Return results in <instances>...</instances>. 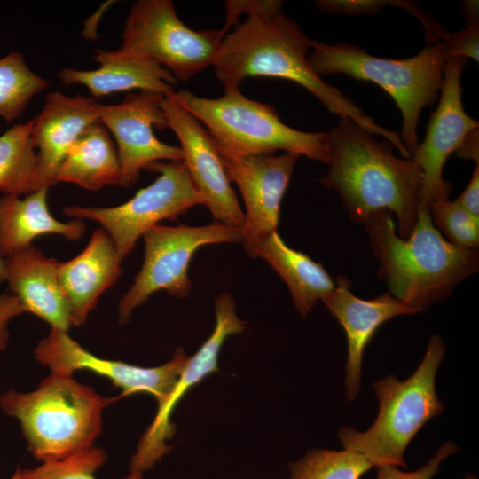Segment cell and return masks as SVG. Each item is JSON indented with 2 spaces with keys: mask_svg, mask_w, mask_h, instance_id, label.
<instances>
[{
  "mask_svg": "<svg viewBox=\"0 0 479 479\" xmlns=\"http://www.w3.org/2000/svg\"><path fill=\"white\" fill-rule=\"evenodd\" d=\"M37 361L49 367L51 373L73 376L87 370L110 380L122 389L118 398L146 392L158 404L172 391L185 369L189 357L178 348L170 361L156 367H142L122 361L98 357L73 340L68 332L51 328L34 350Z\"/></svg>",
  "mask_w": 479,
  "mask_h": 479,
  "instance_id": "obj_11",
  "label": "cell"
},
{
  "mask_svg": "<svg viewBox=\"0 0 479 479\" xmlns=\"http://www.w3.org/2000/svg\"><path fill=\"white\" fill-rule=\"evenodd\" d=\"M56 180L90 191L109 185L123 186L117 149L99 121L88 126L70 146Z\"/></svg>",
  "mask_w": 479,
  "mask_h": 479,
  "instance_id": "obj_24",
  "label": "cell"
},
{
  "mask_svg": "<svg viewBox=\"0 0 479 479\" xmlns=\"http://www.w3.org/2000/svg\"><path fill=\"white\" fill-rule=\"evenodd\" d=\"M121 263L112 240L101 227L93 232L79 255L59 262V279L73 326H82L100 296L114 285L122 271Z\"/></svg>",
  "mask_w": 479,
  "mask_h": 479,
  "instance_id": "obj_20",
  "label": "cell"
},
{
  "mask_svg": "<svg viewBox=\"0 0 479 479\" xmlns=\"http://www.w3.org/2000/svg\"><path fill=\"white\" fill-rule=\"evenodd\" d=\"M6 281V268L4 258L0 257V285Z\"/></svg>",
  "mask_w": 479,
  "mask_h": 479,
  "instance_id": "obj_37",
  "label": "cell"
},
{
  "mask_svg": "<svg viewBox=\"0 0 479 479\" xmlns=\"http://www.w3.org/2000/svg\"><path fill=\"white\" fill-rule=\"evenodd\" d=\"M145 256L133 284L118 305L120 324L130 321L135 309L160 290L185 298L191 294L188 269L195 252L205 246L240 242L241 230L217 221L202 226L156 224L142 236Z\"/></svg>",
  "mask_w": 479,
  "mask_h": 479,
  "instance_id": "obj_10",
  "label": "cell"
},
{
  "mask_svg": "<svg viewBox=\"0 0 479 479\" xmlns=\"http://www.w3.org/2000/svg\"><path fill=\"white\" fill-rule=\"evenodd\" d=\"M99 67L95 70L63 68L58 76L64 84H82L94 97L130 90L153 91L162 95L173 92L177 84L171 73L159 63L117 51L97 49L94 55Z\"/></svg>",
  "mask_w": 479,
  "mask_h": 479,
  "instance_id": "obj_21",
  "label": "cell"
},
{
  "mask_svg": "<svg viewBox=\"0 0 479 479\" xmlns=\"http://www.w3.org/2000/svg\"><path fill=\"white\" fill-rule=\"evenodd\" d=\"M458 451L459 448L452 441H447L438 448L433 458L414 471L404 472L397 467L389 465L374 467L376 479H433L444 460Z\"/></svg>",
  "mask_w": 479,
  "mask_h": 479,
  "instance_id": "obj_30",
  "label": "cell"
},
{
  "mask_svg": "<svg viewBox=\"0 0 479 479\" xmlns=\"http://www.w3.org/2000/svg\"><path fill=\"white\" fill-rule=\"evenodd\" d=\"M165 95L153 91H139L119 104L98 103L99 122L115 138L123 186L135 183L140 172L161 160L183 161L179 146L159 140L153 127L168 128L161 108Z\"/></svg>",
  "mask_w": 479,
  "mask_h": 479,
  "instance_id": "obj_14",
  "label": "cell"
},
{
  "mask_svg": "<svg viewBox=\"0 0 479 479\" xmlns=\"http://www.w3.org/2000/svg\"><path fill=\"white\" fill-rule=\"evenodd\" d=\"M32 121L14 125L0 136V191L20 196L30 193L35 166L31 142Z\"/></svg>",
  "mask_w": 479,
  "mask_h": 479,
  "instance_id": "obj_25",
  "label": "cell"
},
{
  "mask_svg": "<svg viewBox=\"0 0 479 479\" xmlns=\"http://www.w3.org/2000/svg\"><path fill=\"white\" fill-rule=\"evenodd\" d=\"M308 61L318 75L343 74L378 84L398 106L400 137L411 157L419 145L417 127L422 109L437 99L444 80L446 56L438 43H430L414 57L392 59L374 57L349 43L328 44L310 39Z\"/></svg>",
  "mask_w": 479,
  "mask_h": 479,
  "instance_id": "obj_6",
  "label": "cell"
},
{
  "mask_svg": "<svg viewBox=\"0 0 479 479\" xmlns=\"http://www.w3.org/2000/svg\"><path fill=\"white\" fill-rule=\"evenodd\" d=\"M221 30H193L170 0H139L130 9L119 51L152 59L181 82L212 66Z\"/></svg>",
  "mask_w": 479,
  "mask_h": 479,
  "instance_id": "obj_9",
  "label": "cell"
},
{
  "mask_svg": "<svg viewBox=\"0 0 479 479\" xmlns=\"http://www.w3.org/2000/svg\"><path fill=\"white\" fill-rule=\"evenodd\" d=\"M429 212L434 224L444 232L449 242L459 247L478 250L479 217L449 199L432 203Z\"/></svg>",
  "mask_w": 479,
  "mask_h": 479,
  "instance_id": "obj_29",
  "label": "cell"
},
{
  "mask_svg": "<svg viewBox=\"0 0 479 479\" xmlns=\"http://www.w3.org/2000/svg\"><path fill=\"white\" fill-rule=\"evenodd\" d=\"M467 62L460 57L446 59L439 103L431 114L424 140L411 157L421 171L419 207L429 208L432 203L449 199L452 186L443 178L444 163L479 127L478 121L465 112L461 99L460 78Z\"/></svg>",
  "mask_w": 479,
  "mask_h": 479,
  "instance_id": "obj_12",
  "label": "cell"
},
{
  "mask_svg": "<svg viewBox=\"0 0 479 479\" xmlns=\"http://www.w3.org/2000/svg\"><path fill=\"white\" fill-rule=\"evenodd\" d=\"M11 479H21V469L18 467Z\"/></svg>",
  "mask_w": 479,
  "mask_h": 479,
  "instance_id": "obj_38",
  "label": "cell"
},
{
  "mask_svg": "<svg viewBox=\"0 0 479 479\" xmlns=\"http://www.w3.org/2000/svg\"><path fill=\"white\" fill-rule=\"evenodd\" d=\"M401 1L385 0H318L317 7L331 14H342L348 16L358 14H375L387 5H400Z\"/></svg>",
  "mask_w": 479,
  "mask_h": 479,
  "instance_id": "obj_32",
  "label": "cell"
},
{
  "mask_svg": "<svg viewBox=\"0 0 479 479\" xmlns=\"http://www.w3.org/2000/svg\"><path fill=\"white\" fill-rule=\"evenodd\" d=\"M106 459L105 452L93 446L63 459L43 462L35 468L21 469V479H96L94 474ZM125 479H142V473H130Z\"/></svg>",
  "mask_w": 479,
  "mask_h": 479,
  "instance_id": "obj_28",
  "label": "cell"
},
{
  "mask_svg": "<svg viewBox=\"0 0 479 479\" xmlns=\"http://www.w3.org/2000/svg\"><path fill=\"white\" fill-rule=\"evenodd\" d=\"M283 2L226 1L225 35L212 66L224 87L240 88L247 77L283 78L296 82L332 114L347 117L382 137L403 157L408 155L400 136L379 124L339 89L326 83L308 61L310 38L282 12Z\"/></svg>",
  "mask_w": 479,
  "mask_h": 479,
  "instance_id": "obj_1",
  "label": "cell"
},
{
  "mask_svg": "<svg viewBox=\"0 0 479 479\" xmlns=\"http://www.w3.org/2000/svg\"><path fill=\"white\" fill-rule=\"evenodd\" d=\"M463 12L467 26L478 22V1H465L463 4Z\"/></svg>",
  "mask_w": 479,
  "mask_h": 479,
  "instance_id": "obj_36",
  "label": "cell"
},
{
  "mask_svg": "<svg viewBox=\"0 0 479 479\" xmlns=\"http://www.w3.org/2000/svg\"><path fill=\"white\" fill-rule=\"evenodd\" d=\"M322 301L346 334L345 397L351 402L361 389L365 349L378 328L395 317L420 311L389 292L371 300L360 299L351 293L350 282L344 276L337 278L334 289Z\"/></svg>",
  "mask_w": 479,
  "mask_h": 479,
  "instance_id": "obj_18",
  "label": "cell"
},
{
  "mask_svg": "<svg viewBox=\"0 0 479 479\" xmlns=\"http://www.w3.org/2000/svg\"><path fill=\"white\" fill-rule=\"evenodd\" d=\"M438 43L448 57L479 59V24L475 23L458 32L444 31Z\"/></svg>",
  "mask_w": 479,
  "mask_h": 479,
  "instance_id": "obj_31",
  "label": "cell"
},
{
  "mask_svg": "<svg viewBox=\"0 0 479 479\" xmlns=\"http://www.w3.org/2000/svg\"><path fill=\"white\" fill-rule=\"evenodd\" d=\"M455 201L468 213L479 217V165H476L467 186Z\"/></svg>",
  "mask_w": 479,
  "mask_h": 479,
  "instance_id": "obj_34",
  "label": "cell"
},
{
  "mask_svg": "<svg viewBox=\"0 0 479 479\" xmlns=\"http://www.w3.org/2000/svg\"><path fill=\"white\" fill-rule=\"evenodd\" d=\"M215 312L216 326L212 334L189 357L172 391L158 404L153 422L140 437L137 451L131 457L130 473L143 474L170 451L166 441L176 433V426L170 418L177 404L191 388L209 373L219 371L217 361L223 343L229 335L246 329L247 323L238 318L234 300L229 294H221L216 298Z\"/></svg>",
  "mask_w": 479,
  "mask_h": 479,
  "instance_id": "obj_13",
  "label": "cell"
},
{
  "mask_svg": "<svg viewBox=\"0 0 479 479\" xmlns=\"http://www.w3.org/2000/svg\"><path fill=\"white\" fill-rule=\"evenodd\" d=\"M26 312L23 305L10 293L0 294V353L6 348L11 321Z\"/></svg>",
  "mask_w": 479,
  "mask_h": 479,
  "instance_id": "obj_33",
  "label": "cell"
},
{
  "mask_svg": "<svg viewBox=\"0 0 479 479\" xmlns=\"http://www.w3.org/2000/svg\"><path fill=\"white\" fill-rule=\"evenodd\" d=\"M464 479H477V477L473 474H467L464 477Z\"/></svg>",
  "mask_w": 479,
  "mask_h": 479,
  "instance_id": "obj_39",
  "label": "cell"
},
{
  "mask_svg": "<svg viewBox=\"0 0 479 479\" xmlns=\"http://www.w3.org/2000/svg\"><path fill=\"white\" fill-rule=\"evenodd\" d=\"M47 86L43 78L30 70L20 52L0 59V116L7 122L15 120L32 98Z\"/></svg>",
  "mask_w": 479,
  "mask_h": 479,
  "instance_id": "obj_26",
  "label": "cell"
},
{
  "mask_svg": "<svg viewBox=\"0 0 479 479\" xmlns=\"http://www.w3.org/2000/svg\"><path fill=\"white\" fill-rule=\"evenodd\" d=\"M246 251L252 257L267 262L285 281L296 310L303 318L318 300H323L335 287L329 273L319 263L289 247L277 231Z\"/></svg>",
  "mask_w": 479,
  "mask_h": 479,
  "instance_id": "obj_23",
  "label": "cell"
},
{
  "mask_svg": "<svg viewBox=\"0 0 479 479\" xmlns=\"http://www.w3.org/2000/svg\"><path fill=\"white\" fill-rule=\"evenodd\" d=\"M9 293L51 328L68 332L71 310L59 279V262L32 245L4 258Z\"/></svg>",
  "mask_w": 479,
  "mask_h": 479,
  "instance_id": "obj_19",
  "label": "cell"
},
{
  "mask_svg": "<svg viewBox=\"0 0 479 479\" xmlns=\"http://www.w3.org/2000/svg\"><path fill=\"white\" fill-rule=\"evenodd\" d=\"M98 121V102L93 98L59 91L48 94L42 111L32 121L30 137L35 166L30 193L57 183L58 169L68 149L88 126Z\"/></svg>",
  "mask_w": 479,
  "mask_h": 479,
  "instance_id": "obj_17",
  "label": "cell"
},
{
  "mask_svg": "<svg viewBox=\"0 0 479 479\" xmlns=\"http://www.w3.org/2000/svg\"><path fill=\"white\" fill-rule=\"evenodd\" d=\"M364 225L380 263L378 276L389 293L420 312L445 300L478 271V250L449 242L434 224L428 208H418L415 226L405 239L397 234L386 209L370 215Z\"/></svg>",
  "mask_w": 479,
  "mask_h": 479,
  "instance_id": "obj_3",
  "label": "cell"
},
{
  "mask_svg": "<svg viewBox=\"0 0 479 479\" xmlns=\"http://www.w3.org/2000/svg\"><path fill=\"white\" fill-rule=\"evenodd\" d=\"M230 182L241 192L246 212L241 230L245 249L277 231L283 196L300 155L234 156L218 153Z\"/></svg>",
  "mask_w": 479,
  "mask_h": 479,
  "instance_id": "obj_16",
  "label": "cell"
},
{
  "mask_svg": "<svg viewBox=\"0 0 479 479\" xmlns=\"http://www.w3.org/2000/svg\"><path fill=\"white\" fill-rule=\"evenodd\" d=\"M373 466L358 453L343 449H314L289 463L290 479H359Z\"/></svg>",
  "mask_w": 479,
  "mask_h": 479,
  "instance_id": "obj_27",
  "label": "cell"
},
{
  "mask_svg": "<svg viewBox=\"0 0 479 479\" xmlns=\"http://www.w3.org/2000/svg\"><path fill=\"white\" fill-rule=\"evenodd\" d=\"M445 353V343L437 335L428 340L423 359L405 381L389 375L372 387L379 400L373 424L359 432L342 427L338 438L343 449L365 456L374 467H406L404 453L410 442L444 407L436 395V376Z\"/></svg>",
  "mask_w": 479,
  "mask_h": 479,
  "instance_id": "obj_5",
  "label": "cell"
},
{
  "mask_svg": "<svg viewBox=\"0 0 479 479\" xmlns=\"http://www.w3.org/2000/svg\"><path fill=\"white\" fill-rule=\"evenodd\" d=\"M49 188L27 194H4L0 198V257L6 258L31 246L41 235L59 234L69 240H79L86 231L82 220H57L48 208Z\"/></svg>",
  "mask_w": 479,
  "mask_h": 479,
  "instance_id": "obj_22",
  "label": "cell"
},
{
  "mask_svg": "<svg viewBox=\"0 0 479 479\" xmlns=\"http://www.w3.org/2000/svg\"><path fill=\"white\" fill-rule=\"evenodd\" d=\"M328 135L329 170L318 182L334 190L349 218L363 224L386 209L397 218L398 234L408 238L416 224L421 171L412 158L400 159L388 141L347 117Z\"/></svg>",
  "mask_w": 479,
  "mask_h": 479,
  "instance_id": "obj_2",
  "label": "cell"
},
{
  "mask_svg": "<svg viewBox=\"0 0 479 479\" xmlns=\"http://www.w3.org/2000/svg\"><path fill=\"white\" fill-rule=\"evenodd\" d=\"M118 399L73 376L51 373L30 392L2 393L0 407L19 420L31 454L46 462L93 447L102 432L104 409Z\"/></svg>",
  "mask_w": 479,
  "mask_h": 479,
  "instance_id": "obj_4",
  "label": "cell"
},
{
  "mask_svg": "<svg viewBox=\"0 0 479 479\" xmlns=\"http://www.w3.org/2000/svg\"><path fill=\"white\" fill-rule=\"evenodd\" d=\"M172 93V92H171ZM170 94L161 108L178 137L183 161L215 221L242 230L245 214L230 185L215 143L206 128Z\"/></svg>",
  "mask_w": 479,
  "mask_h": 479,
  "instance_id": "obj_15",
  "label": "cell"
},
{
  "mask_svg": "<svg viewBox=\"0 0 479 479\" xmlns=\"http://www.w3.org/2000/svg\"><path fill=\"white\" fill-rule=\"evenodd\" d=\"M171 95L205 125L218 153L252 156L282 150L329 162L327 132H307L289 127L271 106L247 98L240 88L224 87V95L218 98H202L187 90Z\"/></svg>",
  "mask_w": 479,
  "mask_h": 479,
  "instance_id": "obj_7",
  "label": "cell"
},
{
  "mask_svg": "<svg viewBox=\"0 0 479 479\" xmlns=\"http://www.w3.org/2000/svg\"><path fill=\"white\" fill-rule=\"evenodd\" d=\"M478 129L471 131L455 151L462 158L471 159L479 165Z\"/></svg>",
  "mask_w": 479,
  "mask_h": 479,
  "instance_id": "obj_35",
  "label": "cell"
},
{
  "mask_svg": "<svg viewBox=\"0 0 479 479\" xmlns=\"http://www.w3.org/2000/svg\"><path fill=\"white\" fill-rule=\"evenodd\" d=\"M159 174L128 201L115 207L68 206L66 216L98 223L112 240L121 262L132 251L137 240L161 220H175L196 205H205L184 161H155L146 169Z\"/></svg>",
  "mask_w": 479,
  "mask_h": 479,
  "instance_id": "obj_8",
  "label": "cell"
}]
</instances>
